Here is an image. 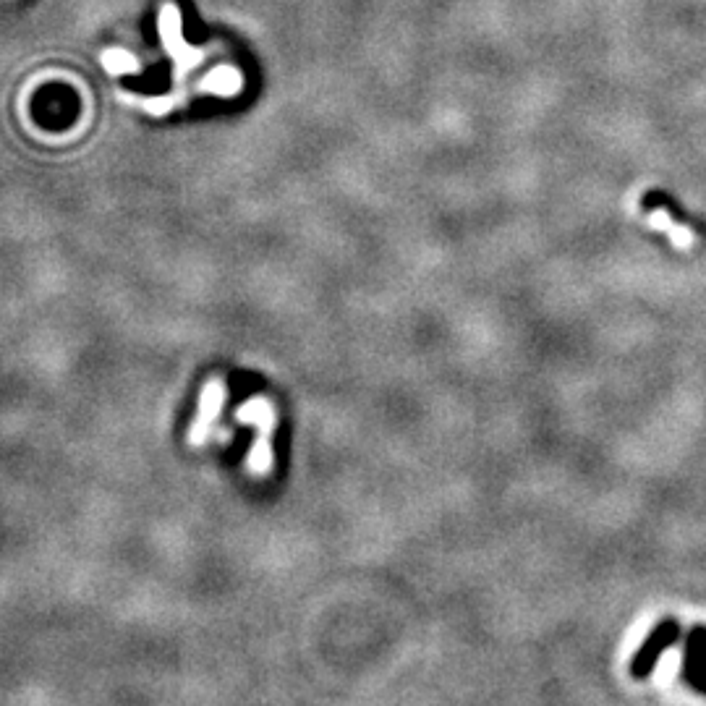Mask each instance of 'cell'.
<instances>
[{"mask_svg": "<svg viewBox=\"0 0 706 706\" xmlns=\"http://www.w3.org/2000/svg\"><path fill=\"white\" fill-rule=\"evenodd\" d=\"M223 406H225V380L212 377V380L204 382L202 395H199L197 419L191 421L189 435H186V440H189L194 448H202L204 442H210V437L215 435V424H218L220 414H223Z\"/></svg>", "mask_w": 706, "mask_h": 706, "instance_id": "cell-2", "label": "cell"}, {"mask_svg": "<svg viewBox=\"0 0 706 706\" xmlns=\"http://www.w3.org/2000/svg\"><path fill=\"white\" fill-rule=\"evenodd\" d=\"M160 37H163L168 55L176 63L178 79L202 61V50L189 48L184 37H181V16H178V8L173 3H163V8H160Z\"/></svg>", "mask_w": 706, "mask_h": 706, "instance_id": "cell-3", "label": "cell"}, {"mask_svg": "<svg viewBox=\"0 0 706 706\" xmlns=\"http://www.w3.org/2000/svg\"><path fill=\"white\" fill-rule=\"evenodd\" d=\"M199 87H202V92H210V95L233 97L241 92V87H244V79H241V74H238L236 68L218 66L210 76H207V79H204L202 84H199Z\"/></svg>", "mask_w": 706, "mask_h": 706, "instance_id": "cell-6", "label": "cell"}, {"mask_svg": "<svg viewBox=\"0 0 706 706\" xmlns=\"http://www.w3.org/2000/svg\"><path fill=\"white\" fill-rule=\"evenodd\" d=\"M680 639H683V628H680L678 618L667 615V618L659 620L652 631L646 633V639L641 641V646L636 649V654H633L631 665H628V673H631V678L633 680L649 678V675L657 670L662 654H665L667 649L678 646Z\"/></svg>", "mask_w": 706, "mask_h": 706, "instance_id": "cell-1", "label": "cell"}, {"mask_svg": "<svg viewBox=\"0 0 706 706\" xmlns=\"http://www.w3.org/2000/svg\"><path fill=\"white\" fill-rule=\"evenodd\" d=\"M680 680L693 693L706 696V625H691L683 639V665Z\"/></svg>", "mask_w": 706, "mask_h": 706, "instance_id": "cell-4", "label": "cell"}, {"mask_svg": "<svg viewBox=\"0 0 706 706\" xmlns=\"http://www.w3.org/2000/svg\"><path fill=\"white\" fill-rule=\"evenodd\" d=\"M102 66L108 68L113 76L136 74V71H139V61H136L134 55L126 53V50L121 48L105 50V53H102Z\"/></svg>", "mask_w": 706, "mask_h": 706, "instance_id": "cell-7", "label": "cell"}, {"mask_svg": "<svg viewBox=\"0 0 706 706\" xmlns=\"http://www.w3.org/2000/svg\"><path fill=\"white\" fill-rule=\"evenodd\" d=\"M236 421L246 427H257V437H272L278 427V411L267 398H252L236 408Z\"/></svg>", "mask_w": 706, "mask_h": 706, "instance_id": "cell-5", "label": "cell"}]
</instances>
